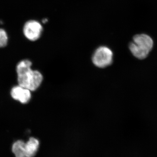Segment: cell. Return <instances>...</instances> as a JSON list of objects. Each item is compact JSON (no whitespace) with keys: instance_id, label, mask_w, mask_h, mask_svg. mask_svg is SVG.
I'll list each match as a JSON object with an SVG mask.
<instances>
[{"instance_id":"3","label":"cell","mask_w":157,"mask_h":157,"mask_svg":"<svg viewBox=\"0 0 157 157\" xmlns=\"http://www.w3.org/2000/svg\"><path fill=\"white\" fill-rule=\"evenodd\" d=\"M113 53L112 50L106 46H100L96 49L92 56L94 64L100 68L108 67L112 64Z\"/></svg>"},{"instance_id":"7","label":"cell","mask_w":157,"mask_h":157,"mask_svg":"<svg viewBox=\"0 0 157 157\" xmlns=\"http://www.w3.org/2000/svg\"><path fill=\"white\" fill-rule=\"evenodd\" d=\"M25 143L22 140L15 141L12 145V151L16 157H26Z\"/></svg>"},{"instance_id":"9","label":"cell","mask_w":157,"mask_h":157,"mask_svg":"<svg viewBox=\"0 0 157 157\" xmlns=\"http://www.w3.org/2000/svg\"><path fill=\"white\" fill-rule=\"evenodd\" d=\"M47 21H48V20H47L46 19H43V20H42V22L43 23H46L47 22Z\"/></svg>"},{"instance_id":"6","label":"cell","mask_w":157,"mask_h":157,"mask_svg":"<svg viewBox=\"0 0 157 157\" xmlns=\"http://www.w3.org/2000/svg\"><path fill=\"white\" fill-rule=\"evenodd\" d=\"M39 146V140L35 137H31L25 143L26 157H34L37 153Z\"/></svg>"},{"instance_id":"2","label":"cell","mask_w":157,"mask_h":157,"mask_svg":"<svg viewBox=\"0 0 157 157\" xmlns=\"http://www.w3.org/2000/svg\"><path fill=\"white\" fill-rule=\"evenodd\" d=\"M154 42L150 36L146 34L135 35L133 41L129 44V49L134 56L139 59H143L148 56L152 49Z\"/></svg>"},{"instance_id":"1","label":"cell","mask_w":157,"mask_h":157,"mask_svg":"<svg viewBox=\"0 0 157 157\" xmlns=\"http://www.w3.org/2000/svg\"><path fill=\"white\" fill-rule=\"evenodd\" d=\"M32 65L30 61L23 60L17 64L16 71L18 85L34 91L42 84L43 78L39 71L31 69Z\"/></svg>"},{"instance_id":"5","label":"cell","mask_w":157,"mask_h":157,"mask_svg":"<svg viewBox=\"0 0 157 157\" xmlns=\"http://www.w3.org/2000/svg\"><path fill=\"white\" fill-rule=\"evenodd\" d=\"M31 91L18 85L11 89V97L16 101H19L22 104L28 103L31 100L32 95Z\"/></svg>"},{"instance_id":"4","label":"cell","mask_w":157,"mask_h":157,"mask_svg":"<svg viewBox=\"0 0 157 157\" xmlns=\"http://www.w3.org/2000/svg\"><path fill=\"white\" fill-rule=\"evenodd\" d=\"M41 24L35 20L27 21L23 28V33L27 39L32 41L38 40L41 36L42 32Z\"/></svg>"},{"instance_id":"8","label":"cell","mask_w":157,"mask_h":157,"mask_svg":"<svg viewBox=\"0 0 157 157\" xmlns=\"http://www.w3.org/2000/svg\"><path fill=\"white\" fill-rule=\"evenodd\" d=\"M8 41V35L6 31L0 29V48L5 47L7 45Z\"/></svg>"}]
</instances>
